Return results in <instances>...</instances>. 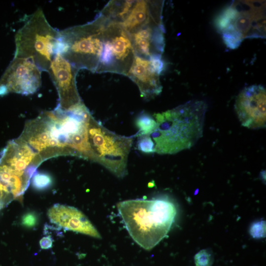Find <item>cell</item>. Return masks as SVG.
I'll list each match as a JSON object with an SVG mask.
<instances>
[{
	"mask_svg": "<svg viewBox=\"0 0 266 266\" xmlns=\"http://www.w3.org/2000/svg\"><path fill=\"white\" fill-rule=\"evenodd\" d=\"M207 109L205 101L192 100L154 114L157 127L150 136L155 152L173 154L193 146L202 136Z\"/></svg>",
	"mask_w": 266,
	"mask_h": 266,
	"instance_id": "cell-1",
	"label": "cell"
},
{
	"mask_svg": "<svg viewBox=\"0 0 266 266\" xmlns=\"http://www.w3.org/2000/svg\"><path fill=\"white\" fill-rule=\"evenodd\" d=\"M117 209L130 236L146 250L166 236L176 215L174 205L164 199L127 200L119 202Z\"/></svg>",
	"mask_w": 266,
	"mask_h": 266,
	"instance_id": "cell-2",
	"label": "cell"
},
{
	"mask_svg": "<svg viewBox=\"0 0 266 266\" xmlns=\"http://www.w3.org/2000/svg\"><path fill=\"white\" fill-rule=\"evenodd\" d=\"M107 21V19L100 12L91 22L59 31L56 53L78 70L96 72Z\"/></svg>",
	"mask_w": 266,
	"mask_h": 266,
	"instance_id": "cell-3",
	"label": "cell"
},
{
	"mask_svg": "<svg viewBox=\"0 0 266 266\" xmlns=\"http://www.w3.org/2000/svg\"><path fill=\"white\" fill-rule=\"evenodd\" d=\"M215 26L226 46L237 48L245 39L264 38L266 34L264 2L233 1L215 20Z\"/></svg>",
	"mask_w": 266,
	"mask_h": 266,
	"instance_id": "cell-4",
	"label": "cell"
},
{
	"mask_svg": "<svg viewBox=\"0 0 266 266\" xmlns=\"http://www.w3.org/2000/svg\"><path fill=\"white\" fill-rule=\"evenodd\" d=\"M59 31L48 22L43 10L37 9L15 36V58L32 61L41 71H48L56 54Z\"/></svg>",
	"mask_w": 266,
	"mask_h": 266,
	"instance_id": "cell-5",
	"label": "cell"
},
{
	"mask_svg": "<svg viewBox=\"0 0 266 266\" xmlns=\"http://www.w3.org/2000/svg\"><path fill=\"white\" fill-rule=\"evenodd\" d=\"M87 132L94 162L118 177H125L128 173V156L135 135L125 136L117 134L104 127L92 116L88 121Z\"/></svg>",
	"mask_w": 266,
	"mask_h": 266,
	"instance_id": "cell-6",
	"label": "cell"
},
{
	"mask_svg": "<svg viewBox=\"0 0 266 266\" xmlns=\"http://www.w3.org/2000/svg\"><path fill=\"white\" fill-rule=\"evenodd\" d=\"M135 56L130 34L120 23L107 19L103 49L96 72L127 75Z\"/></svg>",
	"mask_w": 266,
	"mask_h": 266,
	"instance_id": "cell-7",
	"label": "cell"
},
{
	"mask_svg": "<svg viewBox=\"0 0 266 266\" xmlns=\"http://www.w3.org/2000/svg\"><path fill=\"white\" fill-rule=\"evenodd\" d=\"M41 83V70L30 60L14 58L0 79V96L8 93L28 95Z\"/></svg>",
	"mask_w": 266,
	"mask_h": 266,
	"instance_id": "cell-8",
	"label": "cell"
},
{
	"mask_svg": "<svg viewBox=\"0 0 266 266\" xmlns=\"http://www.w3.org/2000/svg\"><path fill=\"white\" fill-rule=\"evenodd\" d=\"M19 137L38 155L43 162L53 157L66 156L65 150L51 136L47 111L27 122Z\"/></svg>",
	"mask_w": 266,
	"mask_h": 266,
	"instance_id": "cell-9",
	"label": "cell"
},
{
	"mask_svg": "<svg viewBox=\"0 0 266 266\" xmlns=\"http://www.w3.org/2000/svg\"><path fill=\"white\" fill-rule=\"evenodd\" d=\"M266 91L261 85L244 88L237 95L234 109L241 125L248 129L266 127Z\"/></svg>",
	"mask_w": 266,
	"mask_h": 266,
	"instance_id": "cell-10",
	"label": "cell"
},
{
	"mask_svg": "<svg viewBox=\"0 0 266 266\" xmlns=\"http://www.w3.org/2000/svg\"><path fill=\"white\" fill-rule=\"evenodd\" d=\"M78 70L60 54L54 55L47 71L59 95L56 108L66 111L82 102L76 84Z\"/></svg>",
	"mask_w": 266,
	"mask_h": 266,
	"instance_id": "cell-11",
	"label": "cell"
},
{
	"mask_svg": "<svg viewBox=\"0 0 266 266\" xmlns=\"http://www.w3.org/2000/svg\"><path fill=\"white\" fill-rule=\"evenodd\" d=\"M0 162L30 178L43 162L38 155L19 137L8 142L0 154Z\"/></svg>",
	"mask_w": 266,
	"mask_h": 266,
	"instance_id": "cell-12",
	"label": "cell"
},
{
	"mask_svg": "<svg viewBox=\"0 0 266 266\" xmlns=\"http://www.w3.org/2000/svg\"><path fill=\"white\" fill-rule=\"evenodd\" d=\"M47 215L52 223L62 228L101 238L100 234L87 217L74 207L56 204L49 209Z\"/></svg>",
	"mask_w": 266,
	"mask_h": 266,
	"instance_id": "cell-13",
	"label": "cell"
},
{
	"mask_svg": "<svg viewBox=\"0 0 266 266\" xmlns=\"http://www.w3.org/2000/svg\"><path fill=\"white\" fill-rule=\"evenodd\" d=\"M165 28L162 22L148 24L130 34L136 56L148 59L162 55L165 48Z\"/></svg>",
	"mask_w": 266,
	"mask_h": 266,
	"instance_id": "cell-14",
	"label": "cell"
},
{
	"mask_svg": "<svg viewBox=\"0 0 266 266\" xmlns=\"http://www.w3.org/2000/svg\"><path fill=\"white\" fill-rule=\"evenodd\" d=\"M138 86L141 97L149 100L159 95L162 86L148 59L136 56L127 75Z\"/></svg>",
	"mask_w": 266,
	"mask_h": 266,
	"instance_id": "cell-15",
	"label": "cell"
},
{
	"mask_svg": "<svg viewBox=\"0 0 266 266\" xmlns=\"http://www.w3.org/2000/svg\"><path fill=\"white\" fill-rule=\"evenodd\" d=\"M162 2L136 0L130 13L120 24L130 34L152 23L162 22Z\"/></svg>",
	"mask_w": 266,
	"mask_h": 266,
	"instance_id": "cell-16",
	"label": "cell"
},
{
	"mask_svg": "<svg viewBox=\"0 0 266 266\" xmlns=\"http://www.w3.org/2000/svg\"><path fill=\"white\" fill-rule=\"evenodd\" d=\"M136 0H111L100 12L110 21L122 23L128 17Z\"/></svg>",
	"mask_w": 266,
	"mask_h": 266,
	"instance_id": "cell-17",
	"label": "cell"
},
{
	"mask_svg": "<svg viewBox=\"0 0 266 266\" xmlns=\"http://www.w3.org/2000/svg\"><path fill=\"white\" fill-rule=\"evenodd\" d=\"M135 125L138 129L135 137L151 134L156 129L157 122L154 117L145 112H141L136 117Z\"/></svg>",
	"mask_w": 266,
	"mask_h": 266,
	"instance_id": "cell-18",
	"label": "cell"
},
{
	"mask_svg": "<svg viewBox=\"0 0 266 266\" xmlns=\"http://www.w3.org/2000/svg\"><path fill=\"white\" fill-rule=\"evenodd\" d=\"M137 138V148L138 150L145 153L155 152V145L150 135L136 136Z\"/></svg>",
	"mask_w": 266,
	"mask_h": 266,
	"instance_id": "cell-19",
	"label": "cell"
},
{
	"mask_svg": "<svg viewBox=\"0 0 266 266\" xmlns=\"http://www.w3.org/2000/svg\"><path fill=\"white\" fill-rule=\"evenodd\" d=\"M196 266H211L213 262L212 255L208 249L199 251L194 257Z\"/></svg>",
	"mask_w": 266,
	"mask_h": 266,
	"instance_id": "cell-20",
	"label": "cell"
},
{
	"mask_svg": "<svg viewBox=\"0 0 266 266\" xmlns=\"http://www.w3.org/2000/svg\"><path fill=\"white\" fill-rule=\"evenodd\" d=\"M14 199L15 197L9 188L0 181V209L6 207Z\"/></svg>",
	"mask_w": 266,
	"mask_h": 266,
	"instance_id": "cell-21",
	"label": "cell"
},
{
	"mask_svg": "<svg viewBox=\"0 0 266 266\" xmlns=\"http://www.w3.org/2000/svg\"><path fill=\"white\" fill-rule=\"evenodd\" d=\"M266 221L260 220L253 223L250 227L249 233L254 238H261L266 236Z\"/></svg>",
	"mask_w": 266,
	"mask_h": 266,
	"instance_id": "cell-22",
	"label": "cell"
},
{
	"mask_svg": "<svg viewBox=\"0 0 266 266\" xmlns=\"http://www.w3.org/2000/svg\"><path fill=\"white\" fill-rule=\"evenodd\" d=\"M51 179L48 175L38 173L33 176L32 183L34 188L37 189H43L48 187L51 184Z\"/></svg>",
	"mask_w": 266,
	"mask_h": 266,
	"instance_id": "cell-23",
	"label": "cell"
},
{
	"mask_svg": "<svg viewBox=\"0 0 266 266\" xmlns=\"http://www.w3.org/2000/svg\"><path fill=\"white\" fill-rule=\"evenodd\" d=\"M148 60L153 69L160 75L165 68V62L162 55H153L149 58Z\"/></svg>",
	"mask_w": 266,
	"mask_h": 266,
	"instance_id": "cell-24",
	"label": "cell"
},
{
	"mask_svg": "<svg viewBox=\"0 0 266 266\" xmlns=\"http://www.w3.org/2000/svg\"><path fill=\"white\" fill-rule=\"evenodd\" d=\"M36 222L35 216L31 213L26 214L23 219V223L26 226L31 227L33 226Z\"/></svg>",
	"mask_w": 266,
	"mask_h": 266,
	"instance_id": "cell-25",
	"label": "cell"
},
{
	"mask_svg": "<svg viewBox=\"0 0 266 266\" xmlns=\"http://www.w3.org/2000/svg\"><path fill=\"white\" fill-rule=\"evenodd\" d=\"M40 245L42 249H48L52 247V240L49 237H44L40 241Z\"/></svg>",
	"mask_w": 266,
	"mask_h": 266,
	"instance_id": "cell-26",
	"label": "cell"
}]
</instances>
